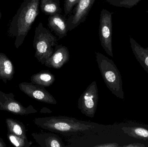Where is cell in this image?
Segmentation results:
<instances>
[{
	"label": "cell",
	"instance_id": "obj_1",
	"mask_svg": "<svg viewBox=\"0 0 148 147\" xmlns=\"http://www.w3.org/2000/svg\"><path fill=\"white\" fill-rule=\"evenodd\" d=\"M40 0H24L13 17L8 34L15 39L14 45L18 48L23 43L38 15Z\"/></svg>",
	"mask_w": 148,
	"mask_h": 147
},
{
	"label": "cell",
	"instance_id": "obj_2",
	"mask_svg": "<svg viewBox=\"0 0 148 147\" xmlns=\"http://www.w3.org/2000/svg\"><path fill=\"white\" fill-rule=\"evenodd\" d=\"M34 123L40 127L53 133L64 135H72L94 129L93 123L79 121L65 116H52L36 118Z\"/></svg>",
	"mask_w": 148,
	"mask_h": 147
},
{
	"label": "cell",
	"instance_id": "obj_3",
	"mask_svg": "<svg viewBox=\"0 0 148 147\" xmlns=\"http://www.w3.org/2000/svg\"><path fill=\"white\" fill-rule=\"evenodd\" d=\"M96 58L102 77L108 89L120 99H124L121 75L112 60L99 52H95Z\"/></svg>",
	"mask_w": 148,
	"mask_h": 147
},
{
	"label": "cell",
	"instance_id": "obj_4",
	"mask_svg": "<svg viewBox=\"0 0 148 147\" xmlns=\"http://www.w3.org/2000/svg\"><path fill=\"white\" fill-rule=\"evenodd\" d=\"M58 39L40 22L35 30L33 45L35 50V57L42 64L53 53L58 45Z\"/></svg>",
	"mask_w": 148,
	"mask_h": 147
},
{
	"label": "cell",
	"instance_id": "obj_5",
	"mask_svg": "<svg viewBox=\"0 0 148 147\" xmlns=\"http://www.w3.org/2000/svg\"><path fill=\"white\" fill-rule=\"evenodd\" d=\"M123 135L126 147L129 144L140 143L148 147V125L136 122L127 121L118 126Z\"/></svg>",
	"mask_w": 148,
	"mask_h": 147
},
{
	"label": "cell",
	"instance_id": "obj_6",
	"mask_svg": "<svg viewBox=\"0 0 148 147\" xmlns=\"http://www.w3.org/2000/svg\"><path fill=\"white\" fill-rule=\"evenodd\" d=\"M98 102V89L96 82L94 81L80 96L77 102V108L82 114L93 118L96 111Z\"/></svg>",
	"mask_w": 148,
	"mask_h": 147
},
{
	"label": "cell",
	"instance_id": "obj_7",
	"mask_svg": "<svg viewBox=\"0 0 148 147\" xmlns=\"http://www.w3.org/2000/svg\"><path fill=\"white\" fill-rule=\"evenodd\" d=\"M103 9L100 14L99 35L101 45L107 54L113 57L112 48V14Z\"/></svg>",
	"mask_w": 148,
	"mask_h": 147
},
{
	"label": "cell",
	"instance_id": "obj_8",
	"mask_svg": "<svg viewBox=\"0 0 148 147\" xmlns=\"http://www.w3.org/2000/svg\"><path fill=\"white\" fill-rule=\"evenodd\" d=\"M0 110L20 115H26L37 113L32 105L25 108L15 99L13 93L6 94L0 91Z\"/></svg>",
	"mask_w": 148,
	"mask_h": 147
},
{
	"label": "cell",
	"instance_id": "obj_9",
	"mask_svg": "<svg viewBox=\"0 0 148 147\" xmlns=\"http://www.w3.org/2000/svg\"><path fill=\"white\" fill-rule=\"evenodd\" d=\"M19 89L29 97L42 102L56 104L57 101L45 89V87L31 83L23 82L19 85Z\"/></svg>",
	"mask_w": 148,
	"mask_h": 147
},
{
	"label": "cell",
	"instance_id": "obj_10",
	"mask_svg": "<svg viewBox=\"0 0 148 147\" xmlns=\"http://www.w3.org/2000/svg\"><path fill=\"white\" fill-rule=\"evenodd\" d=\"M96 0H80L67 19L68 29L72 31L85 21Z\"/></svg>",
	"mask_w": 148,
	"mask_h": 147
},
{
	"label": "cell",
	"instance_id": "obj_11",
	"mask_svg": "<svg viewBox=\"0 0 148 147\" xmlns=\"http://www.w3.org/2000/svg\"><path fill=\"white\" fill-rule=\"evenodd\" d=\"M70 54L68 48L62 45H57L53 53L46 60L45 65L49 68L60 69L69 61Z\"/></svg>",
	"mask_w": 148,
	"mask_h": 147
},
{
	"label": "cell",
	"instance_id": "obj_12",
	"mask_svg": "<svg viewBox=\"0 0 148 147\" xmlns=\"http://www.w3.org/2000/svg\"><path fill=\"white\" fill-rule=\"evenodd\" d=\"M48 26L52 32H54L59 39L67 36L68 29L67 19L61 14L49 16Z\"/></svg>",
	"mask_w": 148,
	"mask_h": 147
},
{
	"label": "cell",
	"instance_id": "obj_13",
	"mask_svg": "<svg viewBox=\"0 0 148 147\" xmlns=\"http://www.w3.org/2000/svg\"><path fill=\"white\" fill-rule=\"evenodd\" d=\"M32 135L41 147H65L61 139L53 133H33Z\"/></svg>",
	"mask_w": 148,
	"mask_h": 147
},
{
	"label": "cell",
	"instance_id": "obj_14",
	"mask_svg": "<svg viewBox=\"0 0 148 147\" xmlns=\"http://www.w3.org/2000/svg\"><path fill=\"white\" fill-rule=\"evenodd\" d=\"M15 73L14 66L8 56L0 52V79L6 83L11 81Z\"/></svg>",
	"mask_w": 148,
	"mask_h": 147
},
{
	"label": "cell",
	"instance_id": "obj_15",
	"mask_svg": "<svg viewBox=\"0 0 148 147\" xmlns=\"http://www.w3.org/2000/svg\"><path fill=\"white\" fill-rule=\"evenodd\" d=\"M130 42L136 60L148 74V47H143L132 38L130 39Z\"/></svg>",
	"mask_w": 148,
	"mask_h": 147
},
{
	"label": "cell",
	"instance_id": "obj_16",
	"mask_svg": "<svg viewBox=\"0 0 148 147\" xmlns=\"http://www.w3.org/2000/svg\"><path fill=\"white\" fill-rule=\"evenodd\" d=\"M55 80V76L49 70L41 71L31 77V81L33 83L45 87L51 86Z\"/></svg>",
	"mask_w": 148,
	"mask_h": 147
},
{
	"label": "cell",
	"instance_id": "obj_17",
	"mask_svg": "<svg viewBox=\"0 0 148 147\" xmlns=\"http://www.w3.org/2000/svg\"><path fill=\"white\" fill-rule=\"evenodd\" d=\"M40 6L42 12L47 15L62 13L60 0H40Z\"/></svg>",
	"mask_w": 148,
	"mask_h": 147
},
{
	"label": "cell",
	"instance_id": "obj_18",
	"mask_svg": "<svg viewBox=\"0 0 148 147\" xmlns=\"http://www.w3.org/2000/svg\"><path fill=\"white\" fill-rule=\"evenodd\" d=\"M6 123L8 132L21 138L27 139L26 127L22 123L15 119L7 118Z\"/></svg>",
	"mask_w": 148,
	"mask_h": 147
},
{
	"label": "cell",
	"instance_id": "obj_19",
	"mask_svg": "<svg viewBox=\"0 0 148 147\" xmlns=\"http://www.w3.org/2000/svg\"><path fill=\"white\" fill-rule=\"evenodd\" d=\"M7 138L9 142L13 146L17 147H29L32 142L29 141L27 139H24L8 132Z\"/></svg>",
	"mask_w": 148,
	"mask_h": 147
},
{
	"label": "cell",
	"instance_id": "obj_20",
	"mask_svg": "<svg viewBox=\"0 0 148 147\" xmlns=\"http://www.w3.org/2000/svg\"><path fill=\"white\" fill-rule=\"evenodd\" d=\"M110 5L117 7L131 8L142 0H106Z\"/></svg>",
	"mask_w": 148,
	"mask_h": 147
},
{
	"label": "cell",
	"instance_id": "obj_21",
	"mask_svg": "<svg viewBox=\"0 0 148 147\" xmlns=\"http://www.w3.org/2000/svg\"><path fill=\"white\" fill-rule=\"evenodd\" d=\"M80 0H64V14L68 15L72 12L74 7L80 1Z\"/></svg>",
	"mask_w": 148,
	"mask_h": 147
},
{
	"label": "cell",
	"instance_id": "obj_22",
	"mask_svg": "<svg viewBox=\"0 0 148 147\" xmlns=\"http://www.w3.org/2000/svg\"><path fill=\"white\" fill-rule=\"evenodd\" d=\"M95 147H119L120 145L116 142H111V143H105V144H100L94 146Z\"/></svg>",
	"mask_w": 148,
	"mask_h": 147
},
{
	"label": "cell",
	"instance_id": "obj_23",
	"mask_svg": "<svg viewBox=\"0 0 148 147\" xmlns=\"http://www.w3.org/2000/svg\"><path fill=\"white\" fill-rule=\"evenodd\" d=\"M41 113H51L52 111L49 109L47 108H43L40 111Z\"/></svg>",
	"mask_w": 148,
	"mask_h": 147
},
{
	"label": "cell",
	"instance_id": "obj_24",
	"mask_svg": "<svg viewBox=\"0 0 148 147\" xmlns=\"http://www.w3.org/2000/svg\"><path fill=\"white\" fill-rule=\"evenodd\" d=\"M6 144L3 141V140L1 138H0V147H6Z\"/></svg>",
	"mask_w": 148,
	"mask_h": 147
},
{
	"label": "cell",
	"instance_id": "obj_25",
	"mask_svg": "<svg viewBox=\"0 0 148 147\" xmlns=\"http://www.w3.org/2000/svg\"><path fill=\"white\" fill-rule=\"evenodd\" d=\"M1 9H0V20H1Z\"/></svg>",
	"mask_w": 148,
	"mask_h": 147
},
{
	"label": "cell",
	"instance_id": "obj_26",
	"mask_svg": "<svg viewBox=\"0 0 148 147\" xmlns=\"http://www.w3.org/2000/svg\"><path fill=\"white\" fill-rule=\"evenodd\" d=\"M146 12H147V13H148V10H147V11H146Z\"/></svg>",
	"mask_w": 148,
	"mask_h": 147
}]
</instances>
